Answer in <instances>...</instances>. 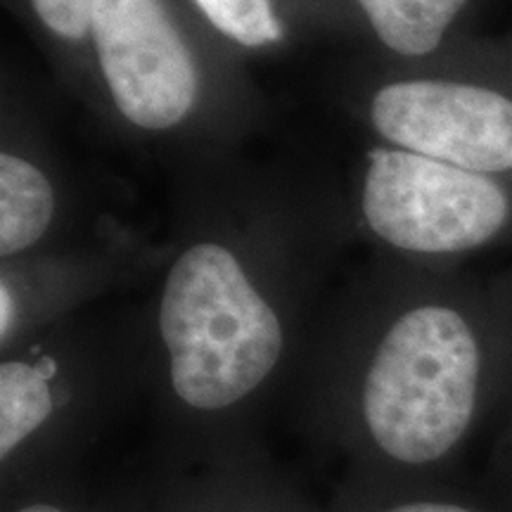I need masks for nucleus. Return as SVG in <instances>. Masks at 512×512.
<instances>
[{"label": "nucleus", "mask_w": 512, "mask_h": 512, "mask_svg": "<svg viewBox=\"0 0 512 512\" xmlns=\"http://www.w3.org/2000/svg\"><path fill=\"white\" fill-rule=\"evenodd\" d=\"M264 446L214 463L166 467L147 486L145 512H320Z\"/></svg>", "instance_id": "obj_9"}, {"label": "nucleus", "mask_w": 512, "mask_h": 512, "mask_svg": "<svg viewBox=\"0 0 512 512\" xmlns=\"http://www.w3.org/2000/svg\"><path fill=\"white\" fill-rule=\"evenodd\" d=\"M169 256L138 306L143 396L164 467L261 446L354 238L342 188L223 152L174 166Z\"/></svg>", "instance_id": "obj_1"}, {"label": "nucleus", "mask_w": 512, "mask_h": 512, "mask_svg": "<svg viewBox=\"0 0 512 512\" xmlns=\"http://www.w3.org/2000/svg\"><path fill=\"white\" fill-rule=\"evenodd\" d=\"M91 67L93 117L174 166L240 152L268 117L245 57L169 0H95Z\"/></svg>", "instance_id": "obj_3"}, {"label": "nucleus", "mask_w": 512, "mask_h": 512, "mask_svg": "<svg viewBox=\"0 0 512 512\" xmlns=\"http://www.w3.org/2000/svg\"><path fill=\"white\" fill-rule=\"evenodd\" d=\"M145 498L147 489H95L76 472L5 496L3 512H145Z\"/></svg>", "instance_id": "obj_14"}, {"label": "nucleus", "mask_w": 512, "mask_h": 512, "mask_svg": "<svg viewBox=\"0 0 512 512\" xmlns=\"http://www.w3.org/2000/svg\"><path fill=\"white\" fill-rule=\"evenodd\" d=\"M503 384L494 283L373 254L330 290L290 389L344 477L422 486L448 482Z\"/></svg>", "instance_id": "obj_2"}, {"label": "nucleus", "mask_w": 512, "mask_h": 512, "mask_svg": "<svg viewBox=\"0 0 512 512\" xmlns=\"http://www.w3.org/2000/svg\"><path fill=\"white\" fill-rule=\"evenodd\" d=\"M95 0H27L29 17L43 38L60 86L88 112L95 107L91 19Z\"/></svg>", "instance_id": "obj_11"}, {"label": "nucleus", "mask_w": 512, "mask_h": 512, "mask_svg": "<svg viewBox=\"0 0 512 512\" xmlns=\"http://www.w3.org/2000/svg\"><path fill=\"white\" fill-rule=\"evenodd\" d=\"M320 512H508L489 494L441 484H382L344 477Z\"/></svg>", "instance_id": "obj_12"}, {"label": "nucleus", "mask_w": 512, "mask_h": 512, "mask_svg": "<svg viewBox=\"0 0 512 512\" xmlns=\"http://www.w3.org/2000/svg\"><path fill=\"white\" fill-rule=\"evenodd\" d=\"M342 188L354 242L434 266L512 245V176L479 174L373 143Z\"/></svg>", "instance_id": "obj_6"}, {"label": "nucleus", "mask_w": 512, "mask_h": 512, "mask_svg": "<svg viewBox=\"0 0 512 512\" xmlns=\"http://www.w3.org/2000/svg\"><path fill=\"white\" fill-rule=\"evenodd\" d=\"M166 256V238L110 214L86 240L0 261V351L95 309L112 294L150 285Z\"/></svg>", "instance_id": "obj_8"}, {"label": "nucleus", "mask_w": 512, "mask_h": 512, "mask_svg": "<svg viewBox=\"0 0 512 512\" xmlns=\"http://www.w3.org/2000/svg\"><path fill=\"white\" fill-rule=\"evenodd\" d=\"M470 0H354L370 57L425 64L453 53L451 31Z\"/></svg>", "instance_id": "obj_10"}, {"label": "nucleus", "mask_w": 512, "mask_h": 512, "mask_svg": "<svg viewBox=\"0 0 512 512\" xmlns=\"http://www.w3.org/2000/svg\"><path fill=\"white\" fill-rule=\"evenodd\" d=\"M15 69L0 91V261L74 245L110 214L88 207L83 183Z\"/></svg>", "instance_id": "obj_7"}, {"label": "nucleus", "mask_w": 512, "mask_h": 512, "mask_svg": "<svg viewBox=\"0 0 512 512\" xmlns=\"http://www.w3.org/2000/svg\"><path fill=\"white\" fill-rule=\"evenodd\" d=\"M138 396V306H95L0 351V496L81 472Z\"/></svg>", "instance_id": "obj_4"}, {"label": "nucleus", "mask_w": 512, "mask_h": 512, "mask_svg": "<svg viewBox=\"0 0 512 512\" xmlns=\"http://www.w3.org/2000/svg\"><path fill=\"white\" fill-rule=\"evenodd\" d=\"M505 335V384L491 422V448L486 460V494L512 512V273L494 280Z\"/></svg>", "instance_id": "obj_15"}, {"label": "nucleus", "mask_w": 512, "mask_h": 512, "mask_svg": "<svg viewBox=\"0 0 512 512\" xmlns=\"http://www.w3.org/2000/svg\"><path fill=\"white\" fill-rule=\"evenodd\" d=\"M202 22L238 55L283 50L290 38L275 0H192Z\"/></svg>", "instance_id": "obj_13"}, {"label": "nucleus", "mask_w": 512, "mask_h": 512, "mask_svg": "<svg viewBox=\"0 0 512 512\" xmlns=\"http://www.w3.org/2000/svg\"><path fill=\"white\" fill-rule=\"evenodd\" d=\"M332 98L373 143L512 176V53H448L399 64L361 57L339 67Z\"/></svg>", "instance_id": "obj_5"}]
</instances>
